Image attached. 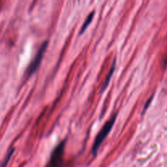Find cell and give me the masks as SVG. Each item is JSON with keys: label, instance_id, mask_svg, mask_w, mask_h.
<instances>
[{"label": "cell", "instance_id": "1", "mask_svg": "<svg viewBox=\"0 0 167 167\" xmlns=\"http://www.w3.org/2000/svg\"><path fill=\"white\" fill-rule=\"evenodd\" d=\"M117 114H114L113 116L109 119V120L105 123V125L103 126L102 130L99 131V133L98 134V136H96L95 140V143H94L93 148H92V154H93L94 157L96 156L97 154L98 151H99V147L101 146L102 143L104 142V140H105V138L107 137V136L108 135V133L110 132V131L112 130V126L114 125L115 120H116Z\"/></svg>", "mask_w": 167, "mask_h": 167}, {"label": "cell", "instance_id": "2", "mask_svg": "<svg viewBox=\"0 0 167 167\" xmlns=\"http://www.w3.org/2000/svg\"><path fill=\"white\" fill-rule=\"evenodd\" d=\"M47 45H48V42L45 41V42H42V44L39 47L38 52H37L36 55H35V57L33 60V61L31 62V64H30L27 69L28 77H30L32 74H34L38 70V67L40 66V64L42 62V58H43V55H44L45 51L47 50Z\"/></svg>", "mask_w": 167, "mask_h": 167}, {"label": "cell", "instance_id": "3", "mask_svg": "<svg viewBox=\"0 0 167 167\" xmlns=\"http://www.w3.org/2000/svg\"><path fill=\"white\" fill-rule=\"evenodd\" d=\"M64 147H65V141L63 140L53 150L51 156V165L52 166H57L60 165L64 155Z\"/></svg>", "mask_w": 167, "mask_h": 167}, {"label": "cell", "instance_id": "4", "mask_svg": "<svg viewBox=\"0 0 167 167\" xmlns=\"http://www.w3.org/2000/svg\"><path fill=\"white\" fill-rule=\"evenodd\" d=\"M115 66H116V59H114V60H113V62H112V67H111V69H110L109 73H108L107 77H106L105 80H104V84H103V87H102V90H101L102 92L105 91L106 88H107L108 85H109L110 80H111V79H112V74H113V73H114V71H115Z\"/></svg>", "mask_w": 167, "mask_h": 167}, {"label": "cell", "instance_id": "5", "mask_svg": "<svg viewBox=\"0 0 167 167\" xmlns=\"http://www.w3.org/2000/svg\"><path fill=\"white\" fill-rule=\"evenodd\" d=\"M94 15H95V12H91L90 15L87 17V18L86 19V21H84V23H83V26H82V28H81V30H80V34H83V33H84L85 31H86V30L87 29V27H88L89 26H90V24L91 23V21H93V18H94Z\"/></svg>", "mask_w": 167, "mask_h": 167}, {"label": "cell", "instance_id": "6", "mask_svg": "<svg viewBox=\"0 0 167 167\" xmlns=\"http://www.w3.org/2000/svg\"><path fill=\"white\" fill-rule=\"evenodd\" d=\"M13 152H14V148H12V150H11L10 152H8V154H7V158L5 159L4 162H3L2 164V166H5V165H7V163H8L9 160H10L11 157H12V156Z\"/></svg>", "mask_w": 167, "mask_h": 167}, {"label": "cell", "instance_id": "7", "mask_svg": "<svg viewBox=\"0 0 167 167\" xmlns=\"http://www.w3.org/2000/svg\"><path fill=\"white\" fill-rule=\"evenodd\" d=\"M152 98H153V96H152V97H151L150 99H148V101H147V103H146V104H145V105H144V111H143V114H144V112H146V111H147V109H148V106L150 105V104H151V101H152Z\"/></svg>", "mask_w": 167, "mask_h": 167}]
</instances>
